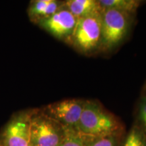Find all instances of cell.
I'll use <instances>...</instances> for the list:
<instances>
[{
	"label": "cell",
	"instance_id": "8992f818",
	"mask_svg": "<svg viewBox=\"0 0 146 146\" xmlns=\"http://www.w3.org/2000/svg\"><path fill=\"white\" fill-rule=\"evenodd\" d=\"M77 20L64 2L56 13L40 21L37 25L57 39L70 43Z\"/></svg>",
	"mask_w": 146,
	"mask_h": 146
},
{
	"label": "cell",
	"instance_id": "7a4b0ae2",
	"mask_svg": "<svg viewBox=\"0 0 146 146\" xmlns=\"http://www.w3.org/2000/svg\"><path fill=\"white\" fill-rule=\"evenodd\" d=\"M66 127L43 111L33 110L30 135L31 146H59L65 135Z\"/></svg>",
	"mask_w": 146,
	"mask_h": 146
},
{
	"label": "cell",
	"instance_id": "8fae6325",
	"mask_svg": "<svg viewBox=\"0 0 146 146\" xmlns=\"http://www.w3.org/2000/svg\"><path fill=\"white\" fill-rule=\"evenodd\" d=\"M121 146H146V136L139 128L134 125L129 131Z\"/></svg>",
	"mask_w": 146,
	"mask_h": 146
},
{
	"label": "cell",
	"instance_id": "7c38bea8",
	"mask_svg": "<svg viewBox=\"0 0 146 146\" xmlns=\"http://www.w3.org/2000/svg\"><path fill=\"white\" fill-rule=\"evenodd\" d=\"M118 135L113 134L92 138L83 137L85 146H118Z\"/></svg>",
	"mask_w": 146,
	"mask_h": 146
},
{
	"label": "cell",
	"instance_id": "3957f363",
	"mask_svg": "<svg viewBox=\"0 0 146 146\" xmlns=\"http://www.w3.org/2000/svg\"><path fill=\"white\" fill-rule=\"evenodd\" d=\"M132 14L114 9H103L102 12V34L100 46L109 50L116 47L127 35Z\"/></svg>",
	"mask_w": 146,
	"mask_h": 146
},
{
	"label": "cell",
	"instance_id": "5bb4252c",
	"mask_svg": "<svg viewBox=\"0 0 146 146\" xmlns=\"http://www.w3.org/2000/svg\"><path fill=\"white\" fill-rule=\"evenodd\" d=\"M135 125L139 128L146 136V96L143 95H141L138 102L136 123Z\"/></svg>",
	"mask_w": 146,
	"mask_h": 146
},
{
	"label": "cell",
	"instance_id": "6da1fadb",
	"mask_svg": "<svg viewBox=\"0 0 146 146\" xmlns=\"http://www.w3.org/2000/svg\"><path fill=\"white\" fill-rule=\"evenodd\" d=\"M121 125L114 115L106 110L97 102L87 100L76 131L85 138L119 134Z\"/></svg>",
	"mask_w": 146,
	"mask_h": 146
},
{
	"label": "cell",
	"instance_id": "4fadbf2b",
	"mask_svg": "<svg viewBox=\"0 0 146 146\" xmlns=\"http://www.w3.org/2000/svg\"><path fill=\"white\" fill-rule=\"evenodd\" d=\"M59 146H85V140L75 129L66 127L65 135Z\"/></svg>",
	"mask_w": 146,
	"mask_h": 146
},
{
	"label": "cell",
	"instance_id": "30bf717a",
	"mask_svg": "<svg viewBox=\"0 0 146 146\" xmlns=\"http://www.w3.org/2000/svg\"><path fill=\"white\" fill-rule=\"evenodd\" d=\"M102 9H114L126 13L135 14L142 1L138 0H99Z\"/></svg>",
	"mask_w": 146,
	"mask_h": 146
},
{
	"label": "cell",
	"instance_id": "277c9868",
	"mask_svg": "<svg viewBox=\"0 0 146 146\" xmlns=\"http://www.w3.org/2000/svg\"><path fill=\"white\" fill-rule=\"evenodd\" d=\"M102 34V14L78 18L70 44L79 52L89 54L100 46Z\"/></svg>",
	"mask_w": 146,
	"mask_h": 146
},
{
	"label": "cell",
	"instance_id": "9a60e30c",
	"mask_svg": "<svg viewBox=\"0 0 146 146\" xmlns=\"http://www.w3.org/2000/svg\"><path fill=\"white\" fill-rule=\"evenodd\" d=\"M143 96H146V83L145 84L143 87V94H142Z\"/></svg>",
	"mask_w": 146,
	"mask_h": 146
},
{
	"label": "cell",
	"instance_id": "ba28073f",
	"mask_svg": "<svg viewBox=\"0 0 146 146\" xmlns=\"http://www.w3.org/2000/svg\"><path fill=\"white\" fill-rule=\"evenodd\" d=\"M62 1L56 0L31 1L28 8V15L32 22L37 25L40 21L50 17L63 5Z\"/></svg>",
	"mask_w": 146,
	"mask_h": 146
},
{
	"label": "cell",
	"instance_id": "9c48e42d",
	"mask_svg": "<svg viewBox=\"0 0 146 146\" xmlns=\"http://www.w3.org/2000/svg\"><path fill=\"white\" fill-rule=\"evenodd\" d=\"M64 5L77 19L101 14L103 10L98 0H68Z\"/></svg>",
	"mask_w": 146,
	"mask_h": 146
},
{
	"label": "cell",
	"instance_id": "52a82bcc",
	"mask_svg": "<svg viewBox=\"0 0 146 146\" xmlns=\"http://www.w3.org/2000/svg\"><path fill=\"white\" fill-rule=\"evenodd\" d=\"M85 102L82 100H65L51 104L42 111L65 127L76 130Z\"/></svg>",
	"mask_w": 146,
	"mask_h": 146
},
{
	"label": "cell",
	"instance_id": "5b68a950",
	"mask_svg": "<svg viewBox=\"0 0 146 146\" xmlns=\"http://www.w3.org/2000/svg\"><path fill=\"white\" fill-rule=\"evenodd\" d=\"M33 111H23L12 116L0 131V146L31 145V118Z\"/></svg>",
	"mask_w": 146,
	"mask_h": 146
}]
</instances>
